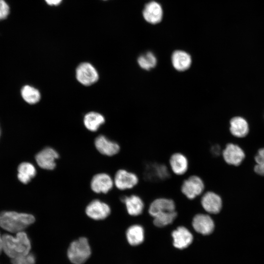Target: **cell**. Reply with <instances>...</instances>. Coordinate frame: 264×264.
I'll return each instance as SVG.
<instances>
[{
    "mask_svg": "<svg viewBox=\"0 0 264 264\" xmlns=\"http://www.w3.org/2000/svg\"><path fill=\"white\" fill-rule=\"evenodd\" d=\"M10 8L4 0H0V20L5 19L9 15Z\"/></svg>",
    "mask_w": 264,
    "mask_h": 264,
    "instance_id": "f1b7e54d",
    "label": "cell"
},
{
    "mask_svg": "<svg viewBox=\"0 0 264 264\" xmlns=\"http://www.w3.org/2000/svg\"><path fill=\"white\" fill-rule=\"evenodd\" d=\"M171 59L174 67L179 71L186 70L192 64L190 54L182 50L175 51L172 54Z\"/></svg>",
    "mask_w": 264,
    "mask_h": 264,
    "instance_id": "ffe728a7",
    "label": "cell"
},
{
    "mask_svg": "<svg viewBox=\"0 0 264 264\" xmlns=\"http://www.w3.org/2000/svg\"><path fill=\"white\" fill-rule=\"evenodd\" d=\"M46 3L50 6H57L59 5L63 0H44Z\"/></svg>",
    "mask_w": 264,
    "mask_h": 264,
    "instance_id": "f546056e",
    "label": "cell"
},
{
    "mask_svg": "<svg viewBox=\"0 0 264 264\" xmlns=\"http://www.w3.org/2000/svg\"><path fill=\"white\" fill-rule=\"evenodd\" d=\"M137 62L142 68L149 70L156 66L157 60L152 52H147L138 58Z\"/></svg>",
    "mask_w": 264,
    "mask_h": 264,
    "instance_id": "484cf974",
    "label": "cell"
},
{
    "mask_svg": "<svg viewBox=\"0 0 264 264\" xmlns=\"http://www.w3.org/2000/svg\"><path fill=\"white\" fill-rule=\"evenodd\" d=\"M60 158L59 153L50 147L44 148L35 156L38 165L41 168L47 171L55 170L57 166V161Z\"/></svg>",
    "mask_w": 264,
    "mask_h": 264,
    "instance_id": "9c48e42d",
    "label": "cell"
},
{
    "mask_svg": "<svg viewBox=\"0 0 264 264\" xmlns=\"http://www.w3.org/2000/svg\"><path fill=\"white\" fill-rule=\"evenodd\" d=\"M112 211L110 203L105 199L95 197L91 199L85 205L84 212L89 220L95 221H103L108 219Z\"/></svg>",
    "mask_w": 264,
    "mask_h": 264,
    "instance_id": "277c9868",
    "label": "cell"
},
{
    "mask_svg": "<svg viewBox=\"0 0 264 264\" xmlns=\"http://www.w3.org/2000/svg\"><path fill=\"white\" fill-rule=\"evenodd\" d=\"M105 122V118L102 114L94 111L87 113L84 118L85 126L92 132L97 131Z\"/></svg>",
    "mask_w": 264,
    "mask_h": 264,
    "instance_id": "7402d4cb",
    "label": "cell"
},
{
    "mask_svg": "<svg viewBox=\"0 0 264 264\" xmlns=\"http://www.w3.org/2000/svg\"><path fill=\"white\" fill-rule=\"evenodd\" d=\"M94 145L98 153L107 157H112L117 155L121 150L120 146L117 142L102 134L95 138Z\"/></svg>",
    "mask_w": 264,
    "mask_h": 264,
    "instance_id": "7c38bea8",
    "label": "cell"
},
{
    "mask_svg": "<svg viewBox=\"0 0 264 264\" xmlns=\"http://www.w3.org/2000/svg\"><path fill=\"white\" fill-rule=\"evenodd\" d=\"M222 156L228 165L239 167L243 163L246 154L242 148L238 144L229 142L226 144L222 151Z\"/></svg>",
    "mask_w": 264,
    "mask_h": 264,
    "instance_id": "30bf717a",
    "label": "cell"
},
{
    "mask_svg": "<svg viewBox=\"0 0 264 264\" xmlns=\"http://www.w3.org/2000/svg\"><path fill=\"white\" fill-rule=\"evenodd\" d=\"M254 160L256 162L254 167V172L258 176H264V148L258 150Z\"/></svg>",
    "mask_w": 264,
    "mask_h": 264,
    "instance_id": "4316f807",
    "label": "cell"
},
{
    "mask_svg": "<svg viewBox=\"0 0 264 264\" xmlns=\"http://www.w3.org/2000/svg\"><path fill=\"white\" fill-rule=\"evenodd\" d=\"M174 246L179 249L188 247L193 242L194 235L192 231L183 225L177 226L171 233Z\"/></svg>",
    "mask_w": 264,
    "mask_h": 264,
    "instance_id": "5bb4252c",
    "label": "cell"
},
{
    "mask_svg": "<svg viewBox=\"0 0 264 264\" xmlns=\"http://www.w3.org/2000/svg\"><path fill=\"white\" fill-rule=\"evenodd\" d=\"M191 225L194 231L203 236L211 235L215 229L213 219L206 213L196 214L193 218Z\"/></svg>",
    "mask_w": 264,
    "mask_h": 264,
    "instance_id": "ba28073f",
    "label": "cell"
},
{
    "mask_svg": "<svg viewBox=\"0 0 264 264\" xmlns=\"http://www.w3.org/2000/svg\"></svg>",
    "mask_w": 264,
    "mask_h": 264,
    "instance_id": "d6a6232c",
    "label": "cell"
},
{
    "mask_svg": "<svg viewBox=\"0 0 264 264\" xmlns=\"http://www.w3.org/2000/svg\"><path fill=\"white\" fill-rule=\"evenodd\" d=\"M169 163L173 173L177 176L184 175L187 172L189 167L187 157L183 154L178 152L171 155Z\"/></svg>",
    "mask_w": 264,
    "mask_h": 264,
    "instance_id": "d6986e66",
    "label": "cell"
},
{
    "mask_svg": "<svg viewBox=\"0 0 264 264\" xmlns=\"http://www.w3.org/2000/svg\"><path fill=\"white\" fill-rule=\"evenodd\" d=\"M175 210V201L172 199L166 198H155L151 202L148 208L149 214L153 218L161 213Z\"/></svg>",
    "mask_w": 264,
    "mask_h": 264,
    "instance_id": "e0dca14e",
    "label": "cell"
},
{
    "mask_svg": "<svg viewBox=\"0 0 264 264\" xmlns=\"http://www.w3.org/2000/svg\"><path fill=\"white\" fill-rule=\"evenodd\" d=\"M144 19L152 24L159 23L163 16L162 8L159 3L156 1H151L147 3L142 12Z\"/></svg>",
    "mask_w": 264,
    "mask_h": 264,
    "instance_id": "ac0fdd59",
    "label": "cell"
},
{
    "mask_svg": "<svg viewBox=\"0 0 264 264\" xmlns=\"http://www.w3.org/2000/svg\"><path fill=\"white\" fill-rule=\"evenodd\" d=\"M204 191V184L198 176L192 175L184 180L181 186V193L188 199H194Z\"/></svg>",
    "mask_w": 264,
    "mask_h": 264,
    "instance_id": "8fae6325",
    "label": "cell"
},
{
    "mask_svg": "<svg viewBox=\"0 0 264 264\" xmlns=\"http://www.w3.org/2000/svg\"><path fill=\"white\" fill-rule=\"evenodd\" d=\"M177 216L175 211L161 213L153 218V223L157 228H164L171 225Z\"/></svg>",
    "mask_w": 264,
    "mask_h": 264,
    "instance_id": "cb8c5ba5",
    "label": "cell"
},
{
    "mask_svg": "<svg viewBox=\"0 0 264 264\" xmlns=\"http://www.w3.org/2000/svg\"><path fill=\"white\" fill-rule=\"evenodd\" d=\"M200 202L205 212L211 215L219 214L223 206L221 197L210 191L204 192L200 196Z\"/></svg>",
    "mask_w": 264,
    "mask_h": 264,
    "instance_id": "4fadbf2b",
    "label": "cell"
},
{
    "mask_svg": "<svg viewBox=\"0 0 264 264\" xmlns=\"http://www.w3.org/2000/svg\"><path fill=\"white\" fill-rule=\"evenodd\" d=\"M18 178L23 184H27L36 175L35 166L29 162H22L18 168Z\"/></svg>",
    "mask_w": 264,
    "mask_h": 264,
    "instance_id": "603a6c76",
    "label": "cell"
},
{
    "mask_svg": "<svg viewBox=\"0 0 264 264\" xmlns=\"http://www.w3.org/2000/svg\"></svg>",
    "mask_w": 264,
    "mask_h": 264,
    "instance_id": "1f68e13d",
    "label": "cell"
},
{
    "mask_svg": "<svg viewBox=\"0 0 264 264\" xmlns=\"http://www.w3.org/2000/svg\"><path fill=\"white\" fill-rule=\"evenodd\" d=\"M89 187L95 195L106 196L114 188L113 176L105 171L95 173L90 178Z\"/></svg>",
    "mask_w": 264,
    "mask_h": 264,
    "instance_id": "5b68a950",
    "label": "cell"
},
{
    "mask_svg": "<svg viewBox=\"0 0 264 264\" xmlns=\"http://www.w3.org/2000/svg\"><path fill=\"white\" fill-rule=\"evenodd\" d=\"M112 176L114 188L119 192L130 191L139 182V177L136 174L125 168L118 169Z\"/></svg>",
    "mask_w": 264,
    "mask_h": 264,
    "instance_id": "8992f818",
    "label": "cell"
},
{
    "mask_svg": "<svg viewBox=\"0 0 264 264\" xmlns=\"http://www.w3.org/2000/svg\"><path fill=\"white\" fill-rule=\"evenodd\" d=\"M3 251V242H2V235L1 236L0 233V255Z\"/></svg>",
    "mask_w": 264,
    "mask_h": 264,
    "instance_id": "4dcf8cb0",
    "label": "cell"
},
{
    "mask_svg": "<svg viewBox=\"0 0 264 264\" xmlns=\"http://www.w3.org/2000/svg\"><path fill=\"white\" fill-rule=\"evenodd\" d=\"M3 251L11 259L30 252L31 243L27 234L23 231L15 236L6 234L2 235Z\"/></svg>",
    "mask_w": 264,
    "mask_h": 264,
    "instance_id": "6da1fadb",
    "label": "cell"
},
{
    "mask_svg": "<svg viewBox=\"0 0 264 264\" xmlns=\"http://www.w3.org/2000/svg\"><path fill=\"white\" fill-rule=\"evenodd\" d=\"M125 237L127 242L131 246L139 245L143 243L146 238L145 228L139 223H131L125 229Z\"/></svg>",
    "mask_w": 264,
    "mask_h": 264,
    "instance_id": "2e32d148",
    "label": "cell"
},
{
    "mask_svg": "<svg viewBox=\"0 0 264 264\" xmlns=\"http://www.w3.org/2000/svg\"><path fill=\"white\" fill-rule=\"evenodd\" d=\"M229 130L233 136L237 138H243L248 133L249 127L247 121L243 118L237 116L231 119Z\"/></svg>",
    "mask_w": 264,
    "mask_h": 264,
    "instance_id": "44dd1931",
    "label": "cell"
},
{
    "mask_svg": "<svg viewBox=\"0 0 264 264\" xmlns=\"http://www.w3.org/2000/svg\"><path fill=\"white\" fill-rule=\"evenodd\" d=\"M23 99L29 104H35L41 99V94L38 89L33 87L25 85L21 91Z\"/></svg>",
    "mask_w": 264,
    "mask_h": 264,
    "instance_id": "d4e9b609",
    "label": "cell"
},
{
    "mask_svg": "<svg viewBox=\"0 0 264 264\" xmlns=\"http://www.w3.org/2000/svg\"><path fill=\"white\" fill-rule=\"evenodd\" d=\"M11 262L12 264H35L36 257L30 252L26 255L11 259Z\"/></svg>",
    "mask_w": 264,
    "mask_h": 264,
    "instance_id": "83f0119b",
    "label": "cell"
},
{
    "mask_svg": "<svg viewBox=\"0 0 264 264\" xmlns=\"http://www.w3.org/2000/svg\"><path fill=\"white\" fill-rule=\"evenodd\" d=\"M76 77L81 84L88 86L98 81L99 75L97 70L91 64L84 62L77 66L76 69Z\"/></svg>",
    "mask_w": 264,
    "mask_h": 264,
    "instance_id": "9a60e30c",
    "label": "cell"
},
{
    "mask_svg": "<svg viewBox=\"0 0 264 264\" xmlns=\"http://www.w3.org/2000/svg\"><path fill=\"white\" fill-rule=\"evenodd\" d=\"M91 253L90 241L84 236L71 241L66 250L67 258L72 264H84L90 258Z\"/></svg>",
    "mask_w": 264,
    "mask_h": 264,
    "instance_id": "3957f363",
    "label": "cell"
},
{
    "mask_svg": "<svg viewBox=\"0 0 264 264\" xmlns=\"http://www.w3.org/2000/svg\"><path fill=\"white\" fill-rule=\"evenodd\" d=\"M35 221L31 214L14 211H4L0 213V227L10 233L23 231Z\"/></svg>",
    "mask_w": 264,
    "mask_h": 264,
    "instance_id": "7a4b0ae2",
    "label": "cell"
},
{
    "mask_svg": "<svg viewBox=\"0 0 264 264\" xmlns=\"http://www.w3.org/2000/svg\"><path fill=\"white\" fill-rule=\"evenodd\" d=\"M118 199L123 205L127 214L131 217H137L141 215L145 208L144 200L139 195L125 192L119 195Z\"/></svg>",
    "mask_w": 264,
    "mask_h": 264,
    "instance_id": "52a82bcc",
    "label": "cell"
}]
</instances>
